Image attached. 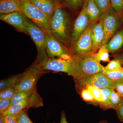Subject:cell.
I'll use <instances>...</instances> for the list:
<instances>
[{
	"label": "cell",
	"mask_w": 123,
	"mask_h": 123,
	"mask_svg": "<svg viewBox=\"0 0 123 123\" xmlns=\"http://www.w3.org/2000/svg\"><path fill=\"white\" fill-rule=\"evenodd\" d=\"M63 6L57 7L51 18L50 33L62 43L70 48L71 18Z\"/></svg>",
	"instance_id": "1"
},
{
	"label": "cell",
	"mask_w": 123,
	"mask_h": 123,
	"mask_svg": "<svg viewBox=\"0 0 123 123\" xmlns=\"http://www.w3.org/2000/svg\"><path fill=\"white\" fill-rule=\"evenodd\" d=\"M41 66L43 70L66 73L73 77V78L80 76L79 62L77 57L73 56L68 60L48 58Z\"/></svg>",
	"instance_id": "2"
},
{
	"label": "cell",
	"mask_w": 123,
	"mask_h": 123,
	"mask_svg": "<svg viewBox=\"0 0 123 123\" xmlns=\"http://www.w3.org/2000/svg\"><path fill=\"white\" fill-rule=\"evenodd\" d=\"M25 25L27 35L31 36L37 48V56L35 62L41 65L48 58L45 48L46 32L26 17L25 18Z\"/></svg>",
	"instance_id": "3"
},
{
	"label": "cell",
	"mask_w": 123,
	"mask_h": 123,
	"mask_svg": "<svg viewBox=\"0 0 123 123\" xmlns=\"http://www.w3.org/2000/svg\"><path fill=\"white\" fill-rule=\"evenodd\" d=\"M99 20L102 22L104 30L102 46L107 43L120 29L123 24V14L118 13L111 7L102 13Z\"/></svg>",
	"instance_id": "4"
},
{
	"label": "cell",
	"mask_w": 123,
	"mask_h": 123,
	"mask_svg": "<svg viewBox=\"0 0 123 123\" xmlns=\"http://www.w3.org/2000/svg\"><path fill=\"white\" fill-rule=\"evenodd\" d=\"M21 12L43 30L50 33L51 18L28 0H22Z\"/></svg>",
	"instance_id": "5"
},
{
	"label": "cell",
	"mask_w": 123,
	"mask_h": 123,
	"mask_svg": "<svg viewBox=\"0 0 123 123\" xmlns=\"http://www.w3.org/2000/svg\"><path fill=\"white\" fill-rule=\"evenodd\" d=\"M43 70L41 65L34 62L31 66L24 72L22 78L15 89L17 91L33 92L36 90V85L40 77L48 72Z\"/></svg>",
	"instance_id": "6"
},
{
	"label": "cell",
	"mask_w": 123,
	"mask_h": 123,
	"mask_svg": "<svg viewBox=\"0 0 123 123\" xmlns=\"http://www.w3.org/2000/svg\"><path fill=\"white\" fill-rule=\"evenodd\" d=\"M73 78L76 89L78 93L89 86H92L100 89L105 88L113 89L112 80L108 78L103 73L81 76Z\"/></svg>",
	"instance_id": "7"
},
{
	"label": "cell",
	"mask_w": 123,
	"mask_h": 123,
	"mask_svg": "<svg viewBox=\"0 0 123 123\" xmlns=\"http://www.w3.org/2000/svg\"><path fill=\"white\" fill-rule=\"evenodd\" d=\"M46 53L48 58L68 60L72 57V50L64 45L50 33L46 32Z\"/></svg>",
	"instance_id": "8"
},
{
	"label": "cell",
	"mask_w": 123,
	"mask_h": 123,
	"mask_svg": "<svg viewBox=\"0 0 123 123\" xmlns=\"http://www.w3.org/2000/svg\"><path fill=\"white\" fill-rule=\"evenodd\" d=\"M91 24L77 41L71 44L73 56L78 57L93 53L92 33L95 24Z\"/></svg>",
	"instance_id": "9"
},
{
	"label": "cell",
	"mask_w": 123,
	"mask_h": 123,
	"mask_svg": "<svg viewBox=\"0 0 123 123\" xmlns=\"http://www.w3.org/2000/svg\"><path fill=\"white\" fill-rule=\"evenodd\" d=\"M43 106V99L36 90L30 97L20 103L11 105L9 110L2 115H8L17 116L18 114L23 110L27 111L31 108H36Z\"/></svg>",
	"instance_id": "10"
},
{
	"label": "cell",
	"mask_w": 123,
	"mask_h": 123,
	"mask_svg": "<svg viewBox=\"0 0 123 123\" xmlns=\"http://www.w3.org/2000/svg\"><path fill=\"white\" fill-rule=\"evenodd\" d=\"M93 54L91 53L77 57L80 71V76L103 72L104 66L96 60Z\"/></svg>",
	"instance_id": "11"
},
{
	"label": "cell",
	"mask_w": 123,
	"mask_h": 123,
	"mask_svg": "<svg viewBox=\"0 0 123 123\" xmlns=\"http://www.w3.org/2000/svg\"><path fill=\"white\" fill-rule=\"evenodd\" d=\"M87 0H85L81 10L75 21L71 34L72 43L76 42L91 24L86 13ZM72 44V43H71Z\"/></svg>",
	"instance_id": "12"
},
{
	"label": "cell",
	"mask_w": 123,
	"mask_h": 123,
	"mask_svg": "<svg viewBox=\"0 0 123 123\" xmlns=\"http://www.w3.org/2000/svg\"><path fill=\"white\" fill-rule=\"evenodd\" d=\"M25 17L26 16L21 11L0 15V19L1 21L13 26L18 31L27 34L25 25Z\"/></svg>",
	"instance_id": "13"
},
{
	"label": "cell",
	"mask_w": 123,
	"mask_h": 123,
	"mask_svg": "<svg viewBox=\"0 0 123 123\" xmlns=\"http://www.w3.org/2000/svg\"><path fill=\"white\" fill-rule=\"evenodd\" d=\"M104 37V32L102 22L100 20L95 24L92 30L93 53L97 52L102 46Z\"/></svg>",
	"instance_id": "14"
},
{
	"label": "cell",
	"mask_w": 123,
	"mask_h": 123,
	"mask_svg": "<svg viewBox=\"0 0 123 123\" xmlns=\"http://www.w3.org/2000/svg\"><path fill=\"white\" fill-rule=\"evenodd\" d=\"M22 0H0V13L6 14L16 12H21Z\"/></svg>",
	"instance_id": "15"
},
{
	"label": "cell",
	"mask_w": 123,
	"mask_h": 123,
	"mask_svg": "<svg viewBox=\"0 0 123 123\" xmlns=\"http://www.w3.org/2000/svg\"><path fill=\"white\" fill-rule=\"evenodd\" d=\"M51 18L59 5L52 0H28Z\"/></svg>",
	"instance_id": "16"
},
{
	"label": "cell",
	"mask_w": 123,
	"mask_h": 123,
	"mask_svg": "<svg viewBox=\"0 0 123 123\" xmlns=\"http://www.w3.org/2000/svg\"><path fill=\"white\" fill-rule=\"evenodd\" d=\"M105 45L109 52L114 53L119 51L123 47V27Z\"/></svg>",
	"instance_id": "17"
},
{
	"label": "cell",
	"mask_w": 123,
	"mask_h": 123,
	"mask_svg": "<svg viewBox=\"0 0 123 123\" xmlns=\"http://www.w3.org/2000/svg\"><path fill=\"white\" fill-rule=\"evenodd\" d=\"M86 13L91 23H95L99 21L102 12L98 8L94 0H87Z\"/></svg>",
	"instance_id": "18"
},
{
	"label": "cell",
	"mask_w": 123,
	"mask_h": 123,
	"mask_svg": "<svg viewBox=\"0 0 123 123\" xmlns=\"http://www.w3.org/2000/svg\"><path fill=\"white\" fill-rule=\"evenodd\" d=\"M24 73L13 75L0 81V91L8 88H15L18 84L22 78Z\"/></svg>",
	"instance_id": "19"
},
{
	"label": "cell",
	"mask_w": 123,
	"mask_h": 123,
	"mask_svg": "<svg viewBox=\"0 0 123 123\" xmlns=\"http://www.w3.org/2000/svg\"><path fill=\"white\" fill-rule=\"evenodd\" d=\"M123 99V97L114 90L107 102L101 108L103 110L113 109L115 110L121 103Z\"/></svg>",
	"instance_id": "20"
},
{
	"label": "cell",
	"mask_w": 123,
	"mask_h": 123,
	"mask_svg": "<svg viewBox=\"0 0 123 123\" xmlns=\"http://www.w3.org/2000/svg\"><path fill=\"white\" fill-rule=\"evenodd\" d=\"M94 57L97 61L100 63L101 62H110L109 52L105 45L100 47L98 52L93 53Z\"/></svg>",
	"instance_id": "21"
},
{
	"label": "cell",
	"mask_w": 123,
	"mask_h": 123,
	"mask_svg": "<svg viewBox=\"0 0 123 123\" xmlns=\"http://www.w3.org/2000/svg\"><path fill=\"white\" fill-rule=\"evenodd\" d=\"M34 92L17 91L13 97L11 99V105L20 103L24 99L30 97Z\"/></svg>",
	"instance_id": "22"
},
{
	"label": "cell",
	"mask_w": 123,
	"mask_h": 123,
	"mask_svg": "<svg viewBox=\"0 0 123 123\" xmlns=\"http://www.w3.org/2000/svg\"><path fill=\"white\" fill-rule=\"evenodd\" d=\"M103 73L111 80L123 79V69L113 72H108L104 70V68Z\"/></svg>",
	"instance_id": "23"
},
{
	"label": "cell",
	"mask_w": 123,
	"mask_h": 123,
	"mask_svg": "<svg viewBox=\"0 0 123 123\" xmlns=\"http://www.w3.org/2000/svg\"><path fill=\"white\" fill-rule=\"evenodd\" d=\"M123 69V67L120 62L115 59L110 61L105 67L104 66V70L108 72H113Z\"/></svg>",
	"instance_id": "24"
},
{
	"label": "cell",
	"mask_w": 123,
	"mask_h": 123,
	"mask_svg": "<svg viewBox=\"0 0 123 123\" xmlns=\"http://www.w3.org/2000/svg\"><path fill=\"white\" fill-rule=\"evenodd\" d=\"M86 88L91 92L96 103L99 105L102 101L101 89L92 86H89Z\"/></svg>",
	"instance_id": "25"
},
{
	"label": "cell",
	"mask_w": 123,
	"mask_h": 123,
	"mask_svg": "<svg viewBox=\"0 0 123 123\" xmlns=\"http://www.w3.org/2000/svg\"><path fill=\"white\" fill-rule=\"evenodd\" d=\"M85 0H68L64 3V6L68 7L72 10L79 8L83 5Z\"/></svg>",
	"instance_id": "26"
},
{
	"label": "cell",
	"mask_w": 123,
	"mask_h": 123,
	"mask_svg": "<svg viewBox=\"0 0 123 123\" xmlns=\"http://www.w3.org/2000/svg\"><path fill=\"white\" fill-rule=\"evenodd\" d=\"M15 88H8L0 91V99H11L17 92Z\"/></svg>",
	"instance_id": "27"
},
{
	"label": "cell",
	"mask_w": 123,
	"mask_h": 123,
	"mask_svg": "<svg viewBox=\"0 0 123 123\" xmlns=\"http://www.w3.org/2000/svg\"><path fill=\"white\" fill-rule=\"evenodd\" d=\"M95 4L103 13L111 8L110 0H94Z\"/></svg>",
	"instance_id": "28"
},
{
	"label": "cell",
	"mask_w": 123,
	"mask_h": 123,
	"mask_svg": "<svg viewBox=\"0 0 123 123\" xmlns=\"http://www.w3.org/2000/svg\"><path fill=\"white\" fill-rule=\"evenodd\" d=\"M114 90V89L112 88H110L101 89L102 101L99 105L101 107L105 104L108 100L111 94Z\"/></svg>",
	"instance_id": "29"
},
{
	"label": "cell",
	"mask_w": 123,
	"mask_h": 123,
	"mask_svg": "<svg viewBox=\"0 0 123 123\" xmlns=\"http://www.w3.org/2000/svg\"><path fill=\"white\" fill-rule=\"evenodd\" d=\"M78 93L80 95L82 99L86 102L95 103V101L91 92L87 88L83 89Z\"/></svg>",
	"instance_id": "30"
},
{
	"label": "cell",
	"mask_w": 123,
	"mask_h": 123,
	"mask_svg": "<svg viewBox=\"0 0 123 123\" xmlns=\"http://www.w3.org/2000/svg\"><path fill=\"white\" fill-rule=\"evenodd\" d=\"M111 7L120 14H123V0H110Z\"/></svg>",
	"instance_id": "31"
},
{
	"label": "cell",
	"mask_w": 123,
	"mask_h": 123,
	"mask_svg": "<svg viewBox=\"0 0 123 123\" xmlns=\"http://www.w3.org/2000/svg\"><path fill=\"white\" fill-rule=\"evenodd\" d=\"M18 123H34L29 118L27 110L21 111L17 115Z\"/></svg>",
	"instance_id": "32"
},
{
	"label": "cell",
	"mask_w": 123,
	"mask_h": 123,
	"mask_svg": "<svg viewBox=\"0 0 123 123\" xmlns=\"http://www.w3.org/2000/svg\"><path fill=\"white\" fill-rule=\"evenodd\" d=\"M11 106V99H0V114H4Z\"/></svg>",
	"instance_id": "33"
},
{
	"label": "cell",
	"mask_w": 123,
	"mask_h": 123,
	"mask_svg": "<svg viewBox=\"0 0 123 123\" xmlns=\"http://www.w3.org/2000/svg\"><path fill=\"white\" fill-rule=\"evenodd\" d=\"M113 88L123 97V79L112 80Z\"/></svg>",
	"instance_id": "34"
},
{
	"label": "cell",
	"mask_w": 123,
	"mask_h": 123,
	"mask_svg": "<svg viewBox=\"0 0 123 123\" xmlns=\"http://www.w3.org/2000/svg\"><path fill=\"white\" fill-rule=\"evenodd\" d=\"M2 116L5 123H18L17 116L8 115Z\"/></svg>",
	"instance_id": "35"
},
{
	"label": "cell",
	"mask_w": 123,
	"mask_h": 123,
	"mask_svg": "<svg viewBox=\"0 0 123 123\" xmlns=\"http://www.w3.org/2000/svg\"><path fill=\"white\" fill-rule=\"evenodd\" d=\"M119 119L123 122V99L119 105L115 110Z\"/></svg>",
	"instance_id": "36"
},
{
	"label": "cell",
	"mask_w": 123,
	"mask_h": 123,
	"mask_svg": "<svg viewBox=\"0 0 123 123\" xmlns=\"http://www.w3.org/2000/svg\"><path fill=\"white\" fill-rule=\"evenodd\" d=\"M113 57L114 59L118 60L123 67V51L114 54Z\"/></svg>",
	"instance_id": "37"
},
{
	"label": "cell",
	"mask_w": 123,
	"mask_h": 123,
	"mask_svg": "<svg viewBox=\"0 0 123 123\" xmlns=\"http://www.w3.org/2000/svg\"><path fill=\"white\" fill-rule=\"evenodd\" d=\"M59 123H69L68 122L65 116V113L64 111H62L61 115V119L60 122ZM98 123H108L107 121L105 120H102L99 121Z\"/></svg>",
	"instance_id": "38"
},
{
	"label": "cell",
	"mask_w": 123,
	"mask_h": 123,
	"mask_svg": "<svg viewBox=\"0 0 123 123\" xmlns=\"http://www.w3.org/2000/svg\"><path fill=\"white\" fill-rule=\"evenodd\" d=\"M55 4L63 6L64 0H52Z\"/></svg>",
	"instance_id": "39"
},
{
	"label": "cell",
	"mask_w": 123,
	"mask_h": 123,
	"mask_svg": "<svg viewBox=\"0 0 123 123\" xmlns=\"http://www.w3.org/2000/svg\"><path fill=\"white\" fill-rule=\"evenodd\" d=\"M0 123H5L4 117L2 115H0Z\"/></svg>",
	"instance_id": "40"
},
{
	"label": "cell",
	"mask_w": 123,
	"mask_h": 123,
	"mask_svg": "<svg viewBox=\"0 0 123 123\" xmlns=\"http://www.w3.org/2000/svg\"><path fill=\"white\" fill-rule=\"evenodd\" d=\"M68 0H64V2H66V1H68Z\"/></svg>",
	"instance_id": "41"
},
{
	"label": "cell",
	"mask_w": 123,
	"mask_h": 123,
	"mask_svg": "<svg viewBox=\"0 0 123 123\" xmlns=\"http://www.w3.org/2000/svg\"></svg>",
	"instance_id": "42"
}]
</instances>
